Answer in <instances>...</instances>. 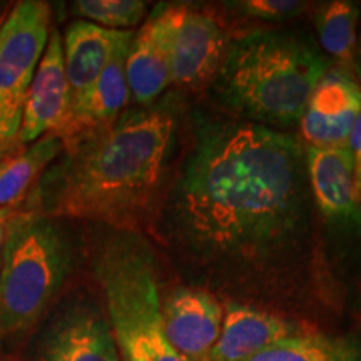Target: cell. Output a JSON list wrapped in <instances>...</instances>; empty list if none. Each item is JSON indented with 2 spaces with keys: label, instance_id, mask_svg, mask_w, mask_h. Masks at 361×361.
<instances>
[{
  "label": "cell",
  "instance_id": "9c48e42d",
  "mask_svg": "<svg viewBox=\"0 0 361 361\" xmlns=\"http://www.w3.org/2000/svg\"><path fill=\"white\" fill-rule=\"evenodd\" d=\"M361 114V85L350 69L329 67L311 96L300 121L308 146L333 147L348 144Z\"/></svg>",
  "mask_w": 361,
  "mask_h": 361
},
{
  "label": "cell",
  "instance_id": "7a4b0ae2",
  "mask_svg": "<svg viewBox=\"0 0 361 361\" xmlns=\"http://www.w3.org/2000/svg\"><path fill=\"white\" fill-rule=\"evenodd\" d=\"M174 137L168 104L128 107L106 128L62 141L61 154L19 209L142 234L164 204Z\"/></svg>",
  "mask_w": 361,
  "mask_h": 361
},
{
  "label": "cell",
  "instance_id": "7402d4cb",
  "mask_svg": "<svg viewBox=\"0 0 361 361\" xmlns=\"http://www.w3.org/2000/svg\"><path fill=\"white\" fill-rule=\"evenodd\" d=\"M348 146L353 154V179H355V200L361 206V114L351 130Z\"/></svg>",
  "mask_w": 361,
  "mask_h": 361
},
{
  "label": "cell",
  "instance_id": "ac0fdd59",
  "mask_svg": "<svg viewBox=\"0 0 361 361\" xmlns=\"http://www.w3.org/2000/svg\"><path fill=\"white\" fill-rule=\"evenodd\" d=\"M251 361H361L355 338L300 331L283 338Z\"/></svg>",
  "mask_w": 361,
  "mask_h": 361
},
{
  "label": "cell",
  "instance_id": "7c38bea8",
  "mask_svg": "<svg viewBox=\"0 0 361 361\" xmlns=\"http://www.w3.org/2000/svg\"><path fill=\"white\" fill-rule=\"evenodd\" d=\"M69 84L66 78L62 34L51 30L44 56L35 71L24 104L19 147L29 146L47 134L57 135L69 114Z\"/></svg>",
  "mask_w": 361,
  "mask_h": 361
},
{
  "label": "cell",
  "instance_id": "9a60e30c",
  "mask_svg": "<svg viewBox=\"0 0 361 361\" xmlns=\"http://www.w3.org/2000/svg\"><path fill=\"white\" fill-rule=\"evenodd\" d=\"M128 32L129 30L104 29L85 20L71 22L66 27V32L62 35V52L69 84V112L96 84L107 62L111 61L117 44Z\"/></svg>",
  "mask_w": 361,
  "mask_h": 361
},
{
  "label": "cell",
  "instance_id": "52a82bcc",
  "mask_svg": "<svg viewBox=\"0 0 361 361\" xmlns=\"http://www.w3.org/2000/svg\"><path fill=\"white\" fill-rule=\"evenodd\" d=\"M231 34L214 11L176 4L171 34V82L174 87L201 90L214 82Z\"/></svg>",
  "mask_w": 361,
  "mask_h": 361
},
{
  "label": "cell",
  "instance_id": "603a6c76",
  "mask_svg": "<svg viewBox=\"0 0 361 361\" xmlns=\"http://www.w3.org/2000/svg\"><path fill=\"white\" fill-rule=\"evenodd\" d=\"M19 207H6V209H0V250H2L4 239H6V224L11 216L16 213Z\"/></svg>",
  "mask_w": 361,
  "mask_h": 361
},
{
  "label": "cell",
  "instance_id": "30bf717a",
  "mask_svg": "<svg viewBox=\"0 0 361 361\" xmlns=\"http://www.w3.org/2000/svg\"><path fill=\"white\" fill-rule=\"evenodd\" d=\"M168 340L184 361H209L221 335L224 306L201 288L178 286L162 298Z\"/></svg>",
  "mask_w": 361,
  "mask_h": 361
},
{
  "label": "cell",
  "instance_id": "3957f363",
  "mask_svg": "<svg viewBox=\"0 0 361 361\" xmlns=\"http://www.w3.org/2000/svg\"><path fill=\"white\" fill-rule=\"evenodd\" d=\"M329 67L323 54L301 35L255 30L231 40L211 85L243 121L281 130L300 123Z\"/></svg>",
  "mask_w": 361,
  "mask_h": 361
},
{
  "label": "cell",
  "instance_id": "4fadbf2b",
  "mask_svg": "<svg viewBox=\"0 0 361 361\" xmlns=\"http://www.w3.org/2000/svg\"><path fill=\"white\" fill-rule=\"evenodd\" d=\"M134 30L117 44L111 61L106 69L99 75L96 84L82 97L74 109H71L64 126L57 133L61 141L74 137V135L89 133V130L106 128L114 123L130 102L128 78H126V57Z\"/></svg>",
  "mask_w": 361,
  "mask_h": 361
},
{
  "label": "cell",
  "instance_id": "cb8c5ba5",
  "mask_svg": "<svg viewBox=\"0 0 361 361\" xmlns=\"http://www.w3.org/2000/svg\"><path fill=\"white\" fill-rule=\"evenodd\" d=\"M0 361H22V360L20 358H16V356L0 353Z\"/></svg>",
  "mask_w": 361,
  "mask_h": 361
},
{
  "label": "cell",
  "instance_id": "6da1fadb",
  "mask_svg": "<svg viewBox=\"0 0 361 361\" xmlns=\"http://www.w3.org/2000/svg\"><path fill=\"white\" fill-rule=\"evenodd\" d=\"M306 178L293 134L243 119L204 123L171 191V231L204 263L276 261L305 231Z\"/></svg>",
  "mask_w": 361,
  "mask_h": 361
},
{
  "label": "cell",
  "instance_id": "d4e9b609",
  "mask_svg": "<svg viewBox=\"0 0 361 361\" xmlns=\"http://www.w3.org/2000/svg\"><path fill=\"white\" fill-rule=\"evenodd\" d=\"M2 6H4V4H0V11H2Z\"/></svg>",
  "mask_w": 361,
  "mask_h": 361
},
{
  "label": "cell",
  "instance_id": "484cf974",
  "mask_svg": "<svg viewBox=\"0 0 361 361\" xmlns=\"http://www.w3.org/2000/svg\"><path fill=\"white\" fill-rule=\"evenodd\" d=\"M360 54H361V47H360Z\"/></svg>",
  "mask_w": 361,
  "mask_h": 361
},
{
  "label": "cell",
  "instance_id": "ffe728a7",
  "mask_svg": "<svg viewBox=\"0 0 361 361\" xmlns=\"http://www.w3.org/2000/svg\"><path fill=\"white\" fill-rule=\"evenodd\" d=\"M149 4L142 0H79L75 16L109 30H133L146 19Z\"/></svg>",
  "mask_w": 361,
  "mask_h": 361
},
{
  "label": "cell",
  "instance_id": "44dd1931",
  "mask_svg": "<svg viewBox=\"0 0 361 361\" xmlns=\"http://www.w3.org/2000/svg\"><path fill=\"white\" fill-rule=\"evenodd\" d=\"M234 11L243 16L256 20L283 22L295 19L310 7L308 2L298 0H245V2H233Z\"/></svg>",
  "mask_w": 361,
  "mask_h": 361
},
{
  "label": "cell",
  "instance_id": "d6986e66",
  "mask_svg": "<svg viewBox=\"0 0 361 361\" xmlns=\"http://www.w3.org/2000/svg\"><path fill=\"white\" fill-rule=\"evenodd\" d=\"M360 8L348 0H335L318 8L314 17L316 32L323 51L340 62V67H353L358 39Z\"/></svg>",
  "mask_w": 361,
  "mask_h": 361
},
{
  "label": "cell",
  "instance_id": "5b68a950",
  "mask_svg": "<svg viewBox=\"0 0 361 361\" xmlns=\"http://www.w3.org/2000/svg\"><path fill=\"white\" fill-rule=\"evenodd\" d=\"M62 219L17 209L0 250V340L30 331L72 274L74 243Z\"/></svg>",
  "mask_w": 361,
  "mask_h": 361
},
{
  "label": "cell",
  "instance_id": "8fae6325",
  "mask_svg": "<svg viewBox=\"0 0 361 361\" xmlns=\"http://www.w3.org/2000/svg\"><path fill=\"white\" fill-rule=\"evenodd\" d=\"M174 6H159L130 40L126 57L130 102L147 107L157 102L171 82V34Z\"/></svg>",
  "mask_w": 361,
  "mask_h": 361
},
{
  "label": "cell",
  "instance_id": "e0dca14e",
  "mask_svg": "<svg viewBox=\"0 0 361 361\" xmlns=\"http://www.w3.org/2000/svg\"><path fill=\"white\" fill-rule=\"evenodd\" d=\"M62 151V141L47 134L29 146L0 159V209L19 207L32 191L40 176L56 161Z\"/></svg>",
  "mask_w": 361,
  "mask_h": 361
},
{
  "label": "cell",
  "instance_id": "277c9868",
  "mask_svg": "<svg viewBox=\"0 0 361 361\" xmlns=\"http://www.w3.org/2000/svg\"><path fill=\"white\" fill-rule=\"evenodd\" d=\"M90 268L121 361H184L166 335L156 259L142 234L106 228Z\"/></svg>",
  "mask_w": 361,
  "mask_h": 361
},
{
  "label": "cell",
  "instance_id": "2e32d148",
  "mask_svg": "<svg viewBox=\"0 0 361 361\" xmlns=\"http://www.w3.org/2000/svg\"><path fill=\"white\" fill-rule=\"evenodd\" d=\"M306 173L313 200L324 218L353 219L361 213L355 200L353 154L348 144L305 149Z\"/></svg>",
  "mask_w": 361,
  "mask_h": 361
},
{
  "label": "cell",
  "instance_id": "ba28073f",
  "mask_svg": "<svg viewBox=\"0 0 361 361\" xmlns=\"http://www.w3.org/2000/svg\"><path fill=\"white\" fill-rule=\"evenodd\" d=\"M35 361H121V355L106 313L80 300L49 324Z\"/></svg>",
  "mask_w": 361,
  "mask_h": 361
},
{
  "label": "cell",
  "instance_id": "8992f818",
  "mask_svg": "<svg viewBox=\"0 0 361 361\" xmlns=\"http://www.w3.org/2000/svg\"><path fill=\"white\" fill-rule=\"evenodd\" d=\"M52 30V7L42 0L13 4L0 22V159L19 149L22 112Z\"/></svg>",
  "mask_w": 361,
  "mask_h": 361
},
{
  "label": "cell",
  "instance_id": "5bb4252c",
  "mask_svg": "<svg viewBox=\"0 0 361 361\" xmlns=\"http://www.w3.org/2000/svg\"><path fill=\"white\" fill-rule=\"evenodd\" d=\"M303 331L298 324L247 305L228 303L209 361H251L283 338Z\"/></svg>",
  "mask_w": 361,
  "mask_h": 361
}]
</instances>
